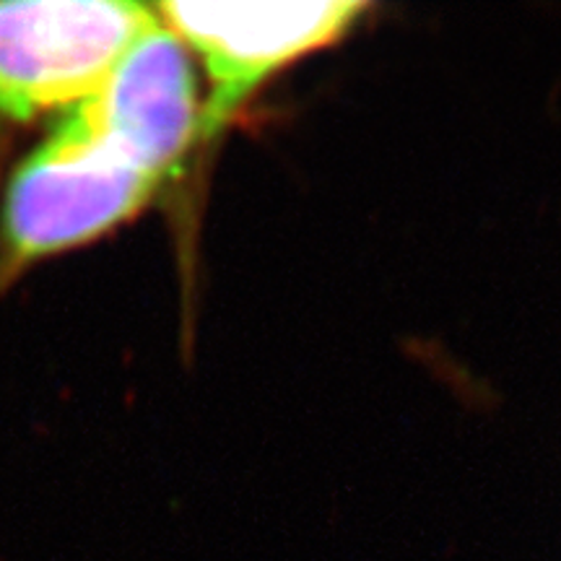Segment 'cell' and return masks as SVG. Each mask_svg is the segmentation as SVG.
I'll use <instances>...</instances> for the list:
<instances>
[{
    "label": "cell",
    "mask_w": 561,
    "mask_h": 561,
    "mask_svg": "<svg viewBox=\"0 0 561 561\" xmlns=\"http://www.w3.org/2000/svg\"><path fill=\"white\" fill-rule=\"evenodd\" d=\"M206 66L214 94L203 102V138L219 133L268 76L301 55L341 39L369 3L364 0H297V3H198L167 0L153 5Z\"/></svg>",
    "instance_id": "cell-3"
},
{
    "label": "cell",
    "mask_w": 561,
    "mask_h": 561,
    "mask_svg": "<svg viewBox=\"0 0 561 561\" xmlns=\"http://www.w3.org/2000/svg\"><path fill=\"white\" fill-rule=\"evenodd\" d=\"M159 185L73 104L13 172L0 237L16 263L76 248L130 219Z\"/></svg>",
    "instance_id": "cell-1"
},
{
    "label": "cell",
    "mask_w": 561,
    "mask_h": 561,
    "mask_svg": "<svg viewBox=\"0 0 561 561\" xmlns=\"http://www.w3.org/2000/svg\"><path fill=\"white\" fill-rule=\"evenodd\" d=\"M157 24V11L133 0H3L0 115L32 121L45 110H70Z\"/></svg>",
    "instance_id": "cell-2"
},
{
    "label": "cell",
    "mask_w": 561,
    "mask_h": 561,
    "mask_svg": "<svg viewBox=\"0 0 561 561\" xmlns=\"http://www.w3.org/2000/svg\"><path fill=\"white\" fill-rule=\"evenodd\" d=\"M76 107L161 182L203 138V102L191 47L161 21L133 42L107 81Z\"/></svg>",
    "instance_id": "cell-4"
}]
</instances>
